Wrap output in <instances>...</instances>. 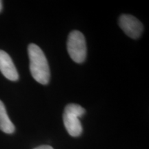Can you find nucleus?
Segmentation results:
<instances>
[{
	"instance_id": "3",
	"label": "nucleus",
	"mask_w": 149,
	"mask_h": 149,
	"mask_svg": "<svg viewBox=\"0 0 149 149\" xmlns=\"http://www.w3.org/2000/svg\"><path fill=\"white\" fill-rule=\"evenodd\" d=\"M67 51L70 58L77 64H81L86 57V43L84 35L78 31L70 33L67 40Z\"/></svg>"
},
{
	"instance_id": "4",
	"label": "nucleus",
	"mask_w": 149,
	"mask_h": 149,
	"mask_svg": "<svg viewBox=\"0 0 149 149\" xmlns=\"http://www.w3.org/2000/svg\"><path fill=\"white\" fill-rule=\"evenodd\" d=\"M119 25L128 37L134 40L138 39L144 31L142 24L130 15H122L119 19Z\"/></svg>"
},
{
	"instance_id": "1",
	"label": "nucleus",
	"mask_w": 149,
	"mask_h": 149,
	"mask_svg": "<svg viewBox=\"0 0 149 149\" xmlns=\"http://www.w3.org/2000/svg\"><path fill=\"white\" fill-rule=\"evenodd\" d=\"M30 60V71L35 81L43 85L49 82L51 72L45 55L42 50L35 44L28 47Z\"/></svg>"
},
{
	"instance_id": "8",
	"label": "nucleus",
	"mask_w": 149,
	"mask_h": 149,
	"mask_svg": "<svg viewBox=\"0 0 149 149\" xmlns=\"http://www.w3.org/2000/svg\"><path fill=\"white\" fill-rule=\"evenodd\" d=\"M2 10V1H0V12Z\"/></svg>"
},
{
	"instance_id": "2",
	"label": "nucleus",
	"mask_w": 149,
	"mask_h": 149,
	"mask_svg": "<svg viewBox=\"0 0 149 149\" xmlns=\"http://www.w3.org/2000/svg\"><path fill=\"white\" fill-rule=\"evenodd\" d=\"M85 113V109L79 104H69L65 107L63 122L67 132L72 137H78L82 133V126L79 118Z\"/></svg>"
},
{
	"instance_id": "6",
	"label": "nucleus",
	"mask_w": 149,
	"mask_h": 149,
	"mask_svg": "<svg viewBox=\"0 0 149 149\" xmlns=\"http://www.w3.org/2000/svg\"><path fill=\"white\" fill-rule=\"evenodd\" d=\"M0 130L3 133L12 134L15 132V128L7 114L4 104L0 100Z\"/></svg>"
},
{
	"instance_id": "7",
	"label": "nucleus",
	"mask_w": 149,
	"mask_h": 149,
	"mask_svg": "<svg viewBox=\"0 0 149 149\" xmlns=\"http://www.w3.org/2000/svg\"><path fill=\"white\" fill-rule=\"evenodd\" d=\"M34 149H53V148L48 145H42V146H40Z\"/></svg>"
},
{
	"instance_id": "5",
	"label": "nucleus",
	"mask_w": 149,
	"mask_h": 149,
	"mask_svg": "<svg viewBox=\"0 0 149 149\" xmlns=\"http://www.w3.org/2000/svg\"><path fill=\"white\" fill-rule=\"evenodd\" d=\"M0 71L10 81H17L19 74L13 61L6 52L0 50Z\"/></svg>"
}]
</instances>
